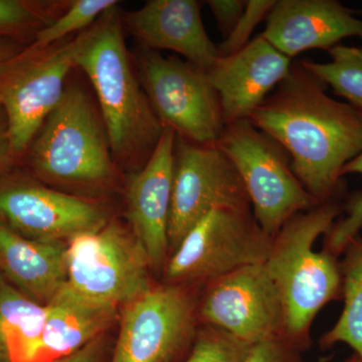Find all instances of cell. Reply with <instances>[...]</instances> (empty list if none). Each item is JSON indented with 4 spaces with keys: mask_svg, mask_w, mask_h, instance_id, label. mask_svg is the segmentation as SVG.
<instances>
[{
    "mask_svg": "<svg viewBox=\"0 0 362 362\" xmlns=\"http://www.w3.org/2000/svg\"><path fill=\"white\" fill-rule=\"evenodd\" d=\"M30 162L45 180L104 187L116 176V161L100 112L84 89L66 86L30 146Z\"/></svg>",
    "mask_w": 362,
    "mask_h": 362,
    "instance_id": "277c9868",
    "label": "cell"
},
{
    "mask_svg": "<svg viewBox=\"0 0 362 362\" xmlns=\"http://www.w3.org/2000/svg\"><path fill=\"white\" fill-rule=\"evenodd\" d=\"M247 120L284 147L291 168L318 204L341 199L342 169L362 150V113L328 96L301 62Z\"/></svg>",
    "mask_w": 362,
    "mask_h": 362,
    "instance_id": "6da1fadb",
    "label": "cell"
},
{
    "mask_svg": "<svg viewBox=\"0 0 362 362\" xmlns=\"http://www.w3.org/2000/svg\"><path fill=\"white\" fill-rule=\"evenodd\" d=\"M344 204L337 199L317 204L293 216L274 237L265 262L284 307V339L302 352L311 347L317 314L331 302L342 300L339 258L313 247L337 223Z\"/></svg>",
    "mask_w": 362,
    "mask_h": 362,
    "instance_id": "3957f363",
    "label": "cell"
},
{
    "mask_svg": "<svg viewBox=\"0 0 362 362\" xmlns=\"http://www.w3.org/2000/svg\"><path fill=\"white\" fill-rule=\"evenodd\" d=\"M45 306L0 276V362H30L42 334Z\"/></svg>",
    "mask_w": 362,
    "mask_h": 362,
    "instance_id": "ffe728a7",
    "label": "cell"
},
{
    "mask_svg": "<svg viewBox=\"0 0 362 362\" xmlns=\"http://www.w3.org/2000/svg\"><path fill=\"white\" fill-rule=\"evenodd\" d=\"M33 4L20 0H0V35H14L30 28L49 25L52 21Z\"/></svg>",
    "mask_w": 362,
    "mask_h": 362,
    "instance_id": "4316f807",
    "label": "cell"
},
{
    "mask_svg": "<svg viewBox=\"0 0 362 362\" xmlns=\"http://www.w3.org/2000/svg\"><path fill=\"white\" fill-rule=\"evenodd\" d=\"M118 7L75 39V66L94 88L100 115L116 162L148 160L164 128L129 59Z\"/></svg>",
    "mask_w": 362,
    "mask_h": 362,
    "instance_id": "7a4b0ae2",
    "label": "cell"
},
{
    "mask_svg": "<svg viewBox=\"0 0 362 362\" xmlns=\"http://www.w3.org/2000/svg\"><path fill=\"white\" fill-rule=\"evenodd\" d=\"M118 6L115 0H75L69 2L65 11L56 20L37 32L30 52H40L73 33L88 30L105 13Z\"/></svg>",
    "mask_w": 362,
    "mask_h": 362,
    "instance_id": "603a6c76",
    "label": "cell"
},
{
    "mask_svg": "<svg viewBox=\"0 0 362 362\" xmlns=\"http://www.w3.org/2000/svg\"><path fill=\"white\" fill-rule=\"evenodd\" d=\"M106 359V345L102 337L97 338L70 356L52 362H104Z\"/></svg>",
    "mask_w": 362,
    "mask_h": 362,
    "instance_id": "f546056e",
    "label": "cell"
},
{
    "mask_svg": "<svg viewBox=\"0 0 362 362\" xmlns=\"http://www.w3.org/2000/svg\"><path fill=\"white\" fill-rule=\"evenodd\" d=\"M207 6L211 8L221 32L228 37L246 9L245 0H209Z\"/></svg>",
    "mask_w": 362,
    "mask_h": 362,
    "instance_id": "f1b7e54d",
    "label": "cell"
},
{
    "mask_svg": "<svg viewBox=\"0 0 362 362\" xmlns=\"http://www.w3.org/2000/svg\"><path fill=\"white\" fill-rule=\"evenodd\" d=\"M175 131L164 128L156 149L126 188L127 216L153 271L169 258L168 225L175 170Z\"/></svg>",
    "mask_w": 362,
    "mask_h": 362,
    "instance_id": "5bb4252c",
    "label": "cell"
},
{
    "mask_svg": "<svg viewBox=\"0 0 362 362\" xmlns=\"http://www.w3.org/2000/svg\"><path fill=\"white\" fill-rule=\"evenodd\" d=\"M292 64L261 35L232 56L218 59L207 76L220 97L226 125L249 118L287 77Z\"/></svg>",
    "mask_w": 362,
    "mask_h": 362,
    "instance_id": "9a60e30c",
    "label": "cell"
},
{
    "mask_svg": "<svg viewBox=\"0 0 362 362\" xmlns=\"http://www.w3.org/2000/svg\"><path fill=\"white\" fill-rule=\"evenodd\" d=\"M362 175V150L358 156L349 161L342 169V176L346 175ZM345 218L337 220L329 232L324 235L323 250L339 258L343 250L350 240L361 235L362 228V192L344 204Z\"/></svg>",
    "mask_w": 362,
    "mask_h": 362,
    "instance_id": "d4e9b609",
    "label": "cell"
},
{
    "mask_svg": "<svg viewBox=\"0 0 362 362\" xmlns=\"http://www.w3.org/2000/svg\"><path fill=\"white\" fill-rule=\"evenodd\" d=\"M362 21L335 0H279L261 33L288 58L312 49L329 51L347 37H359Z\"/></svg>",
    "mask_w": 362,
    "mask_h": 362,
    "instance_id": "e0dca14e",
    "label": "cell"
},
{
    "mask_svg": "<svg viewBox=\"0 0 362 362\" xmlns=\"http://www.w3.org/2000/svg\"><path fill=\"white\" fill-rule=\"evenodd\" d=\"M276 0H249L242 18L238 21L232 33L218 45L220 58L232 56L249 44L250 37L256 26L264 18H267L272 8L275 6Z\"/></svg>",
    "mask_w": 362,
    "mask_h": 362,
    "instance_id": "484cf974",
    "label": "cell"
},
{
    "mask_svg": "<svg viewBox=\"0 0 362 362\" xmlns=\"http://www.w3.org/2000/svg\"><path fill=\"white\" fill-rule=\"evenodd\" d=\"M0 221L28 239L68 242L99 230L108 216L96 202L26 180L0 182Z\"/></svg>",
    "mask_w": 362,
    "mask_h": 362,
    "instance_id": "4fadbf2b",
    "label": "cell"
},
{
    "mask_svg": "<svg viewBox=\"0 0 362 362\" xmlns=\"http://www.w3.org/2000/svg\"><path fill=\"white\" fill-rule=\"evenodd\" d=\"M221 207H252L237 168L216 144L176 136L169 256L202 218Z\"/></svg>",
    "mask_w": 362,
    "mask_h": 362,
    "instance_id": "30bf717a",
    "label": "cell"
},
{
    "mask_svg": "<svg viewBox=\"0 0 362 362\" xmlns=\"http://www.w3.org/2000/svg\"><path fill=\"white\" fill-rule=\"evenodd\" d=\"M75 66V39L40 52H26L2 73L0 103L6 111L16 156L32 145L65 95Z\"/></svg>",
    "mask_w": 362,
    "mask_h": 362,
    "instance_id": "7c38bea8",
    "label": "cell"
},
{
    "mask_svg": "<svg viewBox=\"0 0 362 362\" xmlns=\"http://www.w3.org/2000/svg\"><path fill=\"white\" fill-rule=\"evenodd\" d=\"M199 326L194 290L153 286L125 305L110 362L183 361Z\"/></svg>",
    "mask_w": 362,
    "mask_h": 362,
    "instance_id": "9c48e42d",
    "label": "cell"
},
{
    "mask_svg": "<svg viewBox=\"0 0 362 362\" xmlns=\"http://www.w3.org/2000/svg\"><path fill=\"white\" fill-rule=\"evenodd\" d=\"M252 346L225 331L201 325L192 349L180 362H243Z\"/></svg>",
    "mask_w": 362,
    "mask_h": 362,
    "instance_id": "cb8c5ba5",
    "label": "cell"
},
{
    "mask_svg": "<svg viewBox=\"0 0 362 362\" xmlns=\"http://www.w3.org/2000/svg\"><path fill=\"white\" fill-rule=\"evenodd\" d=\"M243 362H304L302 351L284 338L252 345Z\"/></svg>",
    "mask_w": 362,
    "mask_h": 362,
    "instance_id": "83f0119b",
    "label": "cell"
},
{
    "mask_svg": "<svg viewBox=\"0 0 362 362\" xmlns=\"http://www.w3.org/2000/svg\"><path fill=\"white\" fill-rule=\"evenodd\" d=\"M45 311L30 362H52L70 356L101 337L117 316L115 305L88 299L68 284L45 305Z\"/></svg>",
    "mask_w": 362,
    "mask_h": 362,
    "instance_id": "ac0fdd59",
    "label": "cell"
},
{
    "mask_svg": "<svg viewBox=\"0 0 362 362\" xmlns=\"http://www.w3.org/2000/svg\"><path fill=\"white\" fill-rule=\"evenodd\" d=\"M197 317L201 325L250 345L284 338V307L265 263L243 267L204 286Z\"/></svg>",
    "mask_w": 362,
    "mask_h": 362,
    "instance_id": "8fae6325",
    "label": "cell"
},
{
    "mask_svg": "<svg viewBox=\"0 0 362 362\" xmlns=\"http://www.w3.org/2000/svg\"><path fill=\"white\" fill-rule=\"evenodd\" d=\"M273 238L252 207H221L202 218L169 256L165 284L194 290L243 267L265 263Z\"/></svg>",
    "mask_w": 362,
    "mask_h": 362,
    "instance_id": "8992f818",
    "label": "cell"
},
{
    "mask_svg": "<svg viewBox=\"0 0 362 362\" xmlns=\"http://www.w3.org/2000/svg\"><path fill=\"white\" fill-rule=\"evenodd\" d=\"M342 362H362V359L361 358V357L357 356V354H352L351 356L347 357V358Z\"/></svg>",
    "mask_w": 362,
    "mask_h": 362,
    "instance_id": "d6a6232c",
    "label": "cell"
},
{
    "mask_svg": "<svg viewBox=\"0 0 362 362\" xmlns=\"http://www.w3.org/2000/svg\"><path fill=\"white\" fill-rule=\"evenodd\" d=\"M122 21L142 49L177 52L206 73L220 59L218 45L209 39L195 0H149L124 14Z\"/></svg>",
    "mask_w": 362,
    "mask_h": 362,
    "instance_id": "2e32d148",
    "label": "cell"
},
{
    "mask_svg": "<svg viewBox=\"0 0 362 362\" xmlns=\"http://www.w3.org/2000/svg\"><path fill=\"white\" fill-rule=\"evenodd\" d=\"M66 276L74 291L88 299L128 304L153 288L146 252L134 235L108 223L66 242Z\"/></svg>",
    "mask_w": 362,
    "mask_h": 362,
    "instance_id": "52a82bcc",
    "label": "cell"
},
{
    "mask_svg": "<svg viewBox=\"0 0 362 362\" xmlns=\"http://www.w3.org/2000/svg\"><path fill=\"white\" fill-rule=\"evenodd\" d=\"M16 54L13 45L0 40V75L13 63Z\"/></svg>",
    "mask_w": 362,
    "mask_h": 362,
    "instance_id": "1f68e13d",
    "label": "cell"
},
{
    "mask_svg": "<svg viewBox=\"0 0 362 362\" xmlns=\"http://www.w3.org/2000/svg\"><path fill=\"white\" fill-rule=\"evenodd\" d=\"M328 52V63L305 59L301 64L362 113V47L339 44Z\"/></svg>",
    "mask_w": 362,
    "mask_h": 362,
    "instance_id": "7402d4cb",
    "label": "cell"
},
{
    "mask_svg": "<svg viewBox=\"0 0 362 362\" xmlns=\"http://www.w3.org/2000/svg\"><path fill=\"white\" fill-rule=\"evenodd\" d=\"M66 242L28 239L0 221V269L25 296L47 305L68 282Z\"/></svg>",
    "mask_w": 362,
    "mask_h": 362,
    "instance_id": "d6986e66",
    "label": "cell"
},
{
    "mask_svg": "<svg viewBox=\"0 0 362 362\" xmlns=\"http://www.w3.org/2000/svg\"><path fill=\"white\" fill-rule=\"evenodd\" d=\"M361 39L362 40V33H361Z\"/></svg>",
    "mask_w": 362,
    "mask_h": 362,
    "instance_id": "836d02e7",
    "label": "cell"
},
{
    "mask_svg": "<svg viewBox=\"0 0 362 362\" xmlns=\"http://www.w3.org/2000/svg\"><path fill=\"white\" fill-rule=\"evenodd\" d=\"M137 61L140 82L163 128L188 141L216 144L226 123L206 71L145 49Z\"/></svg>",
    "mask_w": 362,
    "mask_h": 362,
    "instance_id": "ba28073f",
    "label": "cell"
},
{
    "mask_svg": "<svg viewBox=\"0 0 362 362\" xmlns=\"http://www.w3.org/2000/svg\"><path fill=\"white\" fill-rule=\"evenodd\" d=\"M341 315L330 330L319 338L321 350L344 343L362 359V238L357 235L343 250Z\"/></svg>",
    "mask_w": 362,
    "mask_h": 362,
    "instance_id": "44dd1931",
    "label": "cell"
},
{
    "mask_svg": "<svg viewBox=\"0 0 362 362\" xmlns=\"http://www.w3.org/2000/svg\"><path fill=\"white\" fill-rule=\"evenodd\" d=\"M14 157L6 111L0 103V173L8 168Z\"/></svg>",
    "mask_w": 362,
    "mask_h": 362,
    "instance_id": "4dcf8cb0",
    "label": "cell"
},
{
    "mask_svg": "<svg viewBox=\"0 0 362 362\" xmlns=\"http://www.w3.org/2000/svg\"><path fill=\"white\" fill-rule=\"evenodd\" d=\"M216 144L237 168L255 218L273 239L290 218L318 204L293 173L284 147L247 119L226 124Z\"/></svg>",
    "mask_w": 362,
    "mask_h": 362,
    "instance_id": "5b68a950",
    "label": "cell"
}]
</instances>
